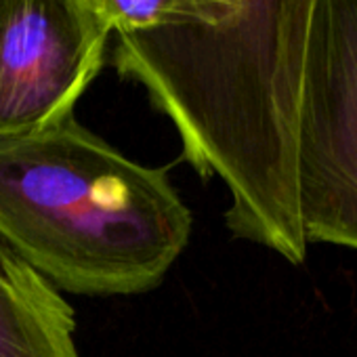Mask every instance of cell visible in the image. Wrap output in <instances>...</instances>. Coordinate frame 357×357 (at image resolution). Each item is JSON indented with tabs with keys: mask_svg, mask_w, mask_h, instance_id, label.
Masks as SVG:
<instances>
[{
	"mask_svg": "<svg viewBox=\"0 0 357 357\" xmlns=\"http://www.w3.org/2000/svg\"><path fill=\"white\" fill-rule=\"evenodd\" d=\"M234 3L219 26L118 36L114 66L172 122L194 170L225 183L229 231L301 265L298 139L278 84L284 0Z\"/></svg>",
	"mask_w": 357,
	"mask_h": 357,
	"instance_id": "6da1fadb",
	"label": "cell"
},
{
	"mask_svg": "<svg viewBox=\"0 0 357 357\" xmlns=\"http://www.w3.org/2000/svg\"><path fill=\"white\" fill-rule=\"evenodd\" d=\"M192 236L168 170L139 164L74 116L0 139V240L55 288H155Z\"/></svg>",
	"mask_w": 357,
	"mask_h": 357,
	"instance_id": "7a4b0ae2",
	"label": "cell"
},
{
	"mask_svg": "<svg viewBox=\"0 0 357 357\" xmlns=\"http://www.w3.org/2000/svg\"><path fill=\"white\" fill-rule=\"evenodd\" d=\"M278 84L305 240L357 250V0H284Z\"/></svg>",
	"mask_w": 357,
	"mask_h": 357,
	"instance_id": "3957f363",
	"label": "cell"
},
{
	"mask_svg": "<svg viewBox=\"0 0 357 357\" xmlns=\"http://www.w3.org/2000/svg\"><path fill=\"white\" fill-rule=\"evenodd\" d=\"M109 34L84 0H0V139L72 118Z\"/></svg>",
	"mask_w": 357,
	"mask_h": 357,
	"instance_id": "277c9868",
	"label": "cell"
},
{
	"mask_svg": "<svg viewBox=\"0 0 357 357\" xmlns=\"http://www.w3.org/2000/svg\"><path fill=\"white\" fill-rule=\"evenodd\" d=\"M0 357H78L72 305L3 240Z\"/></svg>",
	"mask_w": 357,
	"mask_h": 357,
	"instance_id": "5b68a950",
	"label": "cell"
},
{
	"mask_svg": "<svg viewBox=\"0 0 357 357\" xmlns=\"http://www.w3.org/2000/svg\"><path fill=\"white\" fill-rule=\"evenodd\" d=\"M109 32L118 36L168 30L202 28L225 24L234 11V0H84Z\"/></svg>",
	"mask_w": 357,
	"mask_h": 357,
	"instance_id": "8992f818",
	"label": "cell"
}]
</instances>
